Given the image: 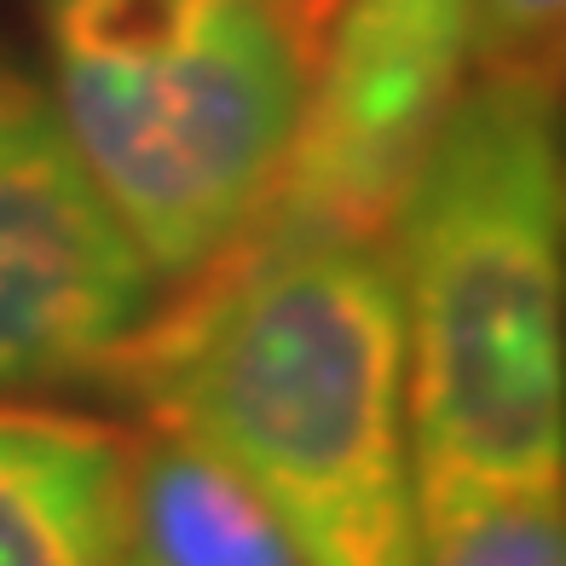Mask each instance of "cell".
<instances>
[{
  "label": "cell",
  "mask_w": 566,
  "mask_h": 566,
  "mask_svg": "<svg viewBox=\"0 0 566 566\" xmlns=\"http://www.w3.org/2000/svg\"><path fill=\"white\" fill-rule=\"evenodd\" d=\"M243 485L301 566H417V446L388 243L249 226L98 376Z\"/></svg>",
  "instance_id": "cell-1"
},
{
  "label": "cell",
  "mask_w": 566,
  "mask_h": 566,
  "mask_svg": "<svg viewBox=\"0 0 566 566\" xmlns=\"http://www.w3.org/2000/svg\"><path fill=\"white\" fill-rule=\"evenodd\" d=\"M422 474L566 485L560 87L469 75L388 226Z\"/></svg>",
  "instance_id": "cell-2"
},
{
  "label": "cell",
  "mask_w": 566,
  "mask_h": 566,
  "mask_svg": "<svg viewBox=\"0 0 566 566\" xmlns=\"http://www.w3.org/2000/svg\"><path fill=\"white\" fill-rule=\"evenodd\" d=\"M342 0H41L46 93L157 283L266 209Z\"/></svg>",
  "instance_id": "cell-3"
},
{
  "label": "cell",
  "mask_w": 566,
  "mask_h": 566,
  "mask_svg": "<svg viewBox=\"0 0 566 566\" xmlns=\"http://www.w3.org/2000/svg\"><path fill=\"white\" fill-rule=\"evenodd\" d=\"M157 301L46 82L0 46V388L98 381Z\"/></svg>",
  "instance_id": "cell-4"
},
{
  "label": "cell",
  "mask_w": 566,
  "mask_h": 566,
  "mask_svg": "<svg viewBox=\"0 0 566 566\" xmlns=\"http://www.w3.org/2000/svg\"><path fill=\"white\" fill-rule=\"evenodd\" d=\"M134 446L64 405L0 399V566H127Z\"/></svg>",
  "instance_id": "cell-5"
},
{
  "label": "cell",
  "mask_w": 566,
  "mask_h": 566,
  "mask_svg": "<svg viewBox=\"0 0 566 566\" xmlns=\"http://www.w3.org/2000/svg\"><path fill=\"white\" fill-rule=\"evenodd\" d=\"M134 555L139 566H301L272 514L168 428H134Z\"/></svg>",
  "instance_id": "cell-6"
},
{
  "label": "cell",
  "mask_w": 566,
  "mask_h": 566,
  "mask_svg": "<svg viewBox=\"0 0 566 566\" xmlns=\"http://www.w3.org/2000/svg\"><path fill=\"white\" fill-rule=\"evenodd\" d=\"M417 566H566V485L417 469Z\"/></svg>",
  "instance_id": "cell-7"
},
{
  "label": "cell",
  "mask_w": 566,
  "mask_h": 566,
  "mask_svg": "<svg viewBox=\"0 0 566 566\" xmlns=\"http://www.w3.org/2000/svg\"><path fill=\"white\" fill-rule=\"evenodd\" d=\"M469 75L566 82V0H480L469 30Z\"/></svg>",
  "instance_id": "cell-8"
},
{
  "label": "cell",
  "mask_w": 566,
  "mask_h": 566,
  "mask_svg": "<svg viewBox=\"0 0 566 566\" xmlns=\"http://www.w3.org/2000/svg\"><path fill=\"white\" fill-rule=\"evenodd\" d=\"M127 566H139V560H134V555H127Z\"/></svg>",
  "instance_id": "cell-9"
}]
</instances>
